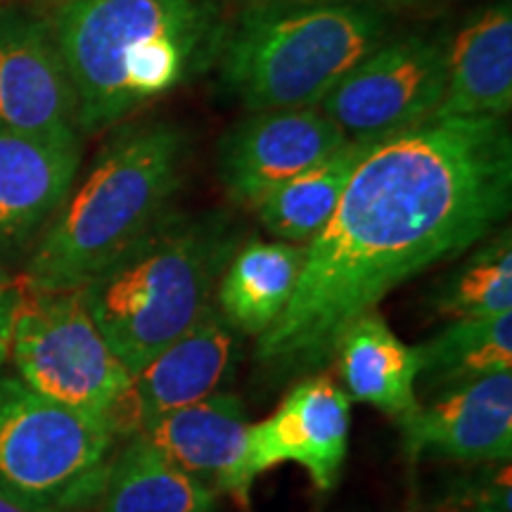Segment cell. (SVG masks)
<instances>
[{
	"mask_svg": "<svg viewBox=\"0 0 512 512\" xmlns=\"http://www.w3.org/2000/svg\"><path fill=\"white\" fill-rule=\"evenodd\" d=\"M510 107L512 5L496 0L446 41V88L432 119H505Z\"/></svg>",
	"mask_w": 512,
	"mask_h": 512,
	"instance_id": "cell-15",
	"label": "cell"
},
{
	"mask_svg": "<svg viewBox=\"0 0 512 512\" xmlns=\"http://www.w3.org/2000/svg\"><path fill=\"white\" fill-rule=\"evenodd\" d=\"M349 138L320 107L256 112L219 145V178L230 200L256 209L271 192L335 155Z\"/></svg>",
	"mask_w": 512,
	"mask_h": 512,
	"instance_id": "cell-10",
	"label": "cell"
},
{
	"mask_svg": "<svg viewBox=\"0 0 512 512\" xmlns=\"http://www.w3.org/2000/svg\"><path fill=\"white\" fill-rule=\"evenodd\" d=\"M117 437L105 422L0 377V494L34 512H83L105 491Z\"/></svg>",
	"mask_w": 512,
	"mask_h": 512,
	"instance_id": "cell-6",
	"label": "cell"
},
{
	"mask_svg": "<svg viewBox=\"0 0 512 512\" xmlns=\"http://www.w3.org/2000/svg\"><path fill=\"white\" fill-rule=\"evenodd\" d=\"M53 29L86 133L207 72L228 31L214 0H64Z\"/></svg>",
	"mask_w": 512,
	"mask_h": 512,
	"instance_id": "cell-2",
	"label": "cell"
},
{
	"mask_svg": "<svg viewBox=\"0 0 512 512\" xmlns=\"http://www.w3.org/2000/svg\"><path fill=\"white\" fill-rule=\"evenodd\" d=\"M434 306L448 318H486L512 313L510 228L477 249L465 266L448 275Z\"/></svg>",
	"mask_w": 512,
	"mask_h": 512,
	"instance_id": "cell-22",
	"label": "cell"
},
{
	"mask_svg": "<svg viewBox=\"0 0 512 512\" xmlns=\"http://www.w3.org/2000/svg\"><path fill=\"white\" fill-rule=\"evenodd\" d=\"M470 512H496V510H470Z\"/></svg>",
	"mask_w": 512,
	"mask_h": 512,
	"instance_id": "cell-26",
	"label": "cell"
},
{
	"mask_svg": "<svg viewBox=\"0 0 512 512\" xmlns=\"http://www.w3.org/2000/svg\"><path fill=\"white\" fill-rule=\"evenodd\" d=\"M188 138L174 124L128 126L102 147L79 190L50 223L22 285L81 290L169 209L183 181Z\"/></svg>",
	"mask_w": 512,
	"mask_h": 512,
	"instance_id": "cell-3",
	"label": "cell"
},
{
	"mask_svg": "<svg viewBox=\"0 0 512 512\" xmlns=\"http://www.w3.org/2000/svg\"><path fill=\"white\" fill-rule=\"evenodd\" d=\"M306 247L249 240L219 280V309L230 328L261 337L283 316L299 283Z\"/></svg>",
	"mask_w": 512,
	"mask_h": 512,
	"instance_id": "cell-18",
	"label": "cell"
},
{
	"mask_svg": "<svg viewBox=\"0 0 512 512\" xmlns=\"http://www.w3.org/2000/svg\"><path fill=\"white\" fill-rule=\"evenodd\" d=\"M349 399L401 418L418 403V356L377 311L363 313L337 339L335 358Z\"/></svg>",
	"mask_w": 512,
	"mask_h": 512,
	"instance_id": "cell-17",
	"label": "cell"
},
{
	"mask_svg": "<svg viewBox=\"0 0 512 512\" xmlns=\"http://www.w3.org/2000/svg\"><path fill=\"white\" fill-rule=\"evenodd\" d=\"M216 494L185 475L143 437L112 460L98 512H214Z\"/></svg>",
	"mask_w": 512,
	"mask_h": 512,
	"instance_id": "cell-19",
	"label": "cell"
},
{
	"mask_svg": "<svg viewBox=\"0 0 512 512\" xmlns=\"http://www.w3.org/2000/svg\"><path fill=\"white\" fill-rule=\"evenodd\" d=\"M351 430V399L328 377L294 384L271 418L249 430L254 477L275 465L297 463L318 489H335Z\"/></svg>",
	"mask_w": 512,
	"mask_h": 512,
	"instance_id": "cell-13",
	"label": "cell"
},
{
	"mask_svg": "<svg viewBox=\"0 0 512 512\" xmlns=\"http://www.w3.org/2000/svg\"><path fill=\"white\" fill-rule=\"evenodd\" d=\"M233 254L235 235L223 216L166 211L81 287L93 323L128 373L200 320Z\"/></svg>",
	"mask_w": 512,
	"mask_h": 512,
	"instance_id": "cell-4",
	"label": "cell"
},
{
	"mask_svg": "<svg viewBox=\"0 0 512 512\" xmlns=\"http://www.w3.org/2000/svg\"><path fill=\"white\" fill-rule=\"evenodd\" d=\"M396 422L403 453L411 460L508 463L512 456V373L505 370L446 389L425 406L418 401Z\"/></svg>",
	"mask_w": 512,
	"mask_h": 512,
	"instance_id": "cell-12",
	"label": "cell"
},
{
	"mask_svg": "<svg viewBox=\"0 0 512 512\" xmlns=\"http://www.w3.org/2000/svg\"><path fill=\"white\" fill-rule=\"evenodd\" d=\"M0 512H34V510L24 508V505H19L17 501H12L10 496L0 494Z\"/></svg>",
	"mask_w": 512,
	"mask_h": 512,
	"instance_id": "cell-25",
	"label": "cell"
},
{
	"mask_svg": "<svg viewBox=\"0 0 512 512\" xmlns=\"http://www.w3.org/2000/svg\"><path fill=\"white\" fill-rule=\"evenodd\" d=\"M418 380L430 392H446L479 377L512 370V313L453 318L439 335L415 347Z\"/></svg>",
	"mask_w": 512,
	"mask_h": 512,
	"instance_id": "cell-21",
	"label": "cell"
},
{
	"mask_svg": "<svg viewBox=\"0 0 512 512\" xmlns=\"http://www.w3.org/2000/svg\"><path fill=\"white\" fill-rule=\"evenodd\" d=\"M0 131L79 138V105L53 22L0 10Z\"/></svg>",
	"mask_w": 512,
	"mask_h": 512,
	"instance_id": "cell-9",
	"label": "cell"
},
{
	"mask_svg": "<svg viewBox=\"0 0 512 512\" xmlns=\"http://www.w3.org/2000/svg\"><path fill=\"white\" fill-rule=\"evenodd\" d=\"M446 88V41L406 36L363 57L320 102L349 140H387L427 124Z\"/></svg>",
	"mask_w": 512,
	"mask_h": 512,
	"instance_id": "cell-8",
	"label": "cell"
},
{
	"mask_svg": "<svg viewBox=\"0 0 512 512\" xmlns=\"http://www.w3.org/2000/svg\"><path fill=\"white\" fill-rule=\"evenodd\" d=\"M505 119H432L382 140L358 164L335 214L306 245L294 294L259 337L273 382L320 370L337 339L401 283L463 254L510 214Z\"/></svg>",
	"mask_w": 512,
	"mask_h": 512,
	"instance_id": "cell-1",
	"label": "cell"
},
{
	"mask_svg": "<svg viewBox=\"0 0 512 512\" xmlns=\"http://www.w3.org/2000/svg\"><path fill=\"white\" fill-rule=\"evenodd\" d=\"M10 358L34 392L105 425L131 382L81 290L41 292L19 283Z\"/></svg>",
	"mask_w": 512,
	"mask_h": 512,
	"instance_id": "cell-7",
	"label": "cell"
},
{
	"mask_svg": "<svg viewBox=\"0 0 512 512\" xmlns=\"http://www.w3.org/2000/svg\"><path fill=\"white\" fill-rule=\"evenodd\" d=\"M384 41L375 5H249L226 31L221 81L252 112L318 107Z\"/></svg>",
	"mask_w": 512,
	"mask_h": 512,
	"instance_id": "cell-5",
	"label": "cell"
},
{
	"mask_svg": "<svg viewBox=\"0 0 512 512\" xmlns=\"http://www.w3.org/2000/svg\"><path fill=\"white\" fill-rule=\"evenodd\" d=\"M235 351L233 330L209 306L190 330L131 375L107 422L114 437H138L164 415L219 392Z\"/></svg>",
	"mask_w": 512,
	"mask_h": 512,
	"instance_id": "cell-11",
	"label": "cell"
},
{
	"mask_svg": "<svg viewBox=\"0 0 512 512\" xmlns=\"http://www.w3.org/2000/svg\"><path fill=\"white\" fill-rule=\"evenodd\" d=\"M249 430L252 422L238 396L214 392L164 415L138 437L214 494L233 496L247 508L256 482L249 463Z\"/></svg>",
	"mask_w": 512,
	"mask_h": 512,
	"instance_id": "cell-14",
	"label": "cell"
},
{
	"mask_svg": "<svg viewBox=\"0 0 512 512\" xmlns=\"http://www.w3.org/2000/svg\"><path fill=\"white\" fill-rule=\"evenodd\" d=\"M19 302V283L8 273L0 271V366L10 356L12 323H15V311Z\"/></svg>",
	"mask_w": 512,
	"mask_h": 512,
	"instance_id": "cell-23",
	"label": "cell"
},
{
	"mask_svg": "<svg viewBox=\"0 0 512 512\" xmlns=\"http://www.w3.org/2000/svg\"><path fill=\"white\" fill-rule=\"evenodd\" d=\"M311 3H356V5L389 3V5H415V3H427V0H252V5H311Z\"/></svg>",
	"mask_w": 512,
	"mask_h": 512,
	"instance_id": "cell-24",
	"label": "cell"
},
{
	"mask_svg": "<svg viewBox=\"0 0 512 512\" xmlns=\"http://www.w3.org/2000/svg\"><path fill=\"white\" fill-rule=\"evenodd\" d=\"M81 164V140L0 131V240L19 238L69 197Z\"/></svg>",
	"mask_w": 512,
	"mask_h": 512,
	"instance_id": "cell-16",
	"label": "cell"
},
{
	"mask_svg": "<svg viewBox=\"0 0 512 512\" xmlns=\"http://www.w3.org/2000/svg\"><path fill=\"white\" fill-rule=\"evenodd\" d=\"M380 143L382 140H349L325 162L271 192L256 207L264 228L280 242L309 245L328 226L358 164Z\"/></svg>",
	"mask_w": 512,
	"mask_h": 512,
	"instance_id": "cell-20",
	"label": "cell"
}]
</instances>
